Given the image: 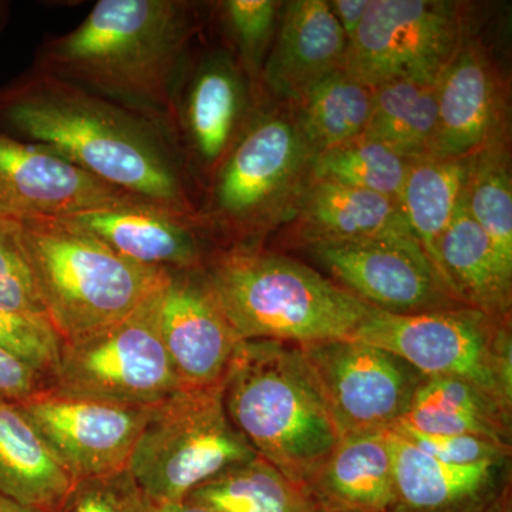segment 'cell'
Wrapping results in <instances>:
<instances>
[{"mask_svg":"<svg viewBox=\"0 0 512 512\" xmlns=\"http://www.w3.org/2000/svg\"><path fill=\"white\" fill-rule=\"evenodd\" d=\"M0 123L104 183L197 215L177 137L156 121L30 67L0 86Z\"/></svg>","mask_w":512,"mask_h":512,"instance_id":"1","label":"cell"},{"mask_svg":"<svg viewBox=\"0 0 512 512\" xmlns=\"http://www.w3.org/2000/svg\"><path fill=\"white\" fill-rule=\"evenodd\" d=\"M197 30V8L183 0H100L72 32L39 47L32 69L156 121L177 137L178 96Z\"/></svg>","mask_w":512,"mask_h":512,"instance_id":"2","label":"cell"},{"mask_svg":"<svg viewBox=\"0 0 512 512\" xmlns=\"http://www.w3.org/2000/svg\"><path fill=\"white\" fill-rule=\"evenodd\" d=\"M201 271L239 340L350 339L376 311L312 266L259 245L217 249Z\"/></svg>","mask_w":512,"mask_h":512,"instance_id":"3","label":"cell"},{"mask_svg":"<svg viewBox=\"0 0 512 512\" xmlns=\"http://www.w3.org/2000/svg\"><path fill=\"white\" fill-rule=\"evenodd\" d=\"M222 384L235 429L258 457L305 487L340 436L301 346L241 340Z\"/></svg>","mask_w":512,"mask_h":512,"instance_id":"4","label":"cell"},{"mask_svg":"<svg viewBox=\"0 0 512 512\" xmlns=\"http://www.w3.org/2000/svg\"><path fill=\"white\" fill-rule=\"evenodd\" d=\"M9 221L62 342L126 318L170 275L124 258L69 218Z\"/></svg>","mask_w":512,"mask_h":512,"instance_id":"5","label":"cell"},{"mask_svg":"<svg viewBox=\"0 0 512 512\" xmlns=\"http://www.w3.org/2000/svg\"><path fill=\"white\" fill-rule=\"evenodd\" d=\"M312 158L292 111L252 117L211 177L210 201L197 212L202 231L222 235L228 247L258 245L291 217L311 180Z\"/></svg>","mask_w":512,"mask_h":512,"instance_id":"6","label":"cell"},{"mask_svg":"<svg viewBox=\"0 0 512 512\" xmlns=\"http://www.w3.org/2000/svg\"><path fill=\"white\" fill-rule=\"evenodd\" d=\"M222 382L184 387L153 406L127 468L141 493L185 501L201 485L258 457L229 420Z\"/></svg>","mask_w":512,"mask_h":512,"instance_id":"7","label":"cell"},{"mask_svg":"<svg viewBox=\"0 0 512 512\" xmlns=\"http://www.w3.org/2000/svg\"><path fill=\"white\" fill-rule=\"evenodd\" d=\"M350 339L389 350L421 375L466 380L512 409L511 319L470 306L416 315L376 309Z\"/></svg>","mask_w":512,"mask_h":512,"instance_id":"8","label":"cell"},{"mask_svg":"<svg viewBox=\"0 0 512 512\" xmlns=\"http://www.w3.org/2000/svg\"><path fill=\"white\" fill-rule=\"evenodd\" d=\"M165 284L119 322L62 342L47 386L131 406H156L184 389L161 338Z\"/></svg>","mask_w":512,"mask_h":512,"instance_id":"9","label":"cell"},{"mask_svg":"<svg viewBox=\"0 0 512 512\" xmlns=\"http://www.w3.org/2000/svg\"><path fill=\"white\" fill-rule=\"evenodd\" d=\"M464 40L460 3L370 0L349 43L345 72L372 89L397 80L436 84Z\"/></svg>","mask_w":512,"mask_h":512,"instance_id":"10","label":"cell"},{"mask_svg":"<svg viewBox=\"0 0 512 512\" xmlns=\"http://www.w3.org/2000/svg\"><path fill=\"white\" fill-rule=\"evenodd\" d=\"M301 348L340 437L392 429L426 377L402 357L360 340Z\"/></svg>","mask_w":512,"mask_h":512,"instance_id":"11","label":"cell"},{"mask_svg":"<svg viewBox=\"0 0 512 512\" xmlns=\"http://www.w3.org/2000/svg\"><path fill=\"white\" fill-rule=\"evenodd\" d=\"M18 406L76 484L126 474L153 412V406L90 399L47 384Z\"/></svg>","mask_w":512,"mask_h":512,"instance_id":"12","label":"cell"},{"mask_svg":"<svg viewBox=\"0 0 512 512\" xmlns=\"http://www.w3.org/2000/svg\"><path fill=\"white\" fill-rule=\"evenodd\" d=\"M330 279L380 312L416 315L458 308L419 244L345 242L306 247Z\"/></svg>","mask_w":512,"mask_h":512,"instance_id":"13","label":"cell"},{"mask_svg":"<svg viewBox=\"0 0 512 512\" xmlns=\"http://www.w3.org/2000/svg\"><path fill=\"white\" fill-rule=\"evenodd\" d=\"M134 200L52 147L25 143L0 128V220L72 218Z\"/></svg>","mask_w":512,"mask_h":512,"instance_id":"14","label":"cell"},{"mask_svg":"<svg viewBox=\"0 0 512 512\" xmlns=\"http://www.w3.org/2000/svg\"><path fill=\"white\" fill-rule=\"evenodd\" d=\"M437 106L429 157H471L508 137L503 82L481 43L464 40L437 83Z\"/></svg>","mask_w":512,"mask_h":512,"instance_id":"15","label":"cell"},{"mask_svg":"<svg viewBox=\"0 0 512 512\" xmlns=\"http://www.w3.org/2000/svg\"><path fill=\"white\" fill-rule=\"evenodd\" d=\"M160 332L185 387L222 382L241 342L202 271H170L161 301Z\"/></svg>","mask_w":512,"mask_h":512,"instance_id":"16","label":"cell"},{"mask_svg":"<svg viewBox=\"0 0 512 512\" xmlns=\"http://www.w3.org/2000/svg\"><path fill=\"white\" fill-rule=\"evenodd\" d=\"M247 77L231 53L218 50L180 90L177 138L183 133L191 160L211 177L252 119Z\"/></svg>","mask_w":512,"mask_h":512,"instance_id":"17","label":"cell"},{"mask_svg":"<svg viewBox=\"0 0 512 512\" xmlns=\"http://www.w3.org/2000/svg\"><path fill=\"white\" fill-rule=\"evenodd\" d=\"M117 254L151 268L201 271L211 252L197 215L134 200L69 218Z\"/></svg>","mask_w":512,"mask_h":512,"instance_id":"18","label":"cell"},{"mask_svg":"<svg viewBox=\"0 0 512 512\" xmlns=\"http://www.w3.org/2000/svg\"><path fill=\"white\" fill-rule=\"evenodd\" d=\"M288 221L289 237L302 248L345 242L419 244L400 201L312 178Z\"/></svg>","mask_w":512,"mask_h":512,"instance_id":"19","label":"cell"},{"mask_svg":"<svg viewBox=\"0 0 512 512\" xmlns=\"http://www.w3.org/2000/svg\"><path fill=\"white\" fill-rule=\"evenodd\" d=\"M392 433L393 495L387 512H483L510 490V458L453 466Z\"/></svg>","mask_w":512,"mask_h":512,"instance_id":"20","label":"cell"},{"mask_svg":"<svg viewBox=\"0 0 512 512\" xmlns=\"http://www.w3.org/2000/svg\"><path fill=\"white\" fill-rule=\"evenodd\" d=\"M274 39L262 82L292 106L326 77L345 70L349 42L325 0L286 3Z\"/></svg>","mask_w":512,"mask_h":512,"instance_id":"21","label":"cell"},{"mask_svg":"<svg viewBox=\"0 0 512 512\" xmlns=\"http://www.w3.org/2000/svg\"><path fill=\"white\" fill-rule=\"evenodd\" d=\"M392 429L340 437L306 483L325 512H387L392 503Z\"/></svg>","mask_w":512,"mask_h":512,"instance_id":"22","label":"cell"},{"mask_svg":"<svg viewBox=\"0 0 512 512\" xmlns=\"http://www.w3.org/2000/svg\"><path fill=\"white\" fill-rule=\"evenodd\" d=\"M76 483L18 403L0 397V497L63 512Z\"/></svg>","mask_w":512,"mask_h":512,"instance_id":"23","label":"cell"},{"mask_svg":"<svg viewBox=\"0 0 512 512\" xmlns=\"http://www.w3.org/2000/svg\"><path fill=\"white\" fill-rule=\"evenodd\" d=\"M440 278L461 305L511 319L512 276L498 262L480 225L461 198L439 244Z\"/></svg>","mask_w":512,"mask_h":512,"instance_id":"24","label":"cell"},{"mask_svg":"<svg viewBox=\"0 0 512 512\" xmlns=\"http://www.w3.org/2000/svg\"><path fill=\"white\" fill-rule=\"evenodd\" d=\"M394 426L434 436L471 434L511 446V409L457 377H424Z\"/></svg>","mask_w":512,"mask_h":512,"instance_id":"25","label":"cell"},{"mask_svg":"<svg viewBox=\"0 0 512 512\" xmlns=\"http://www.w3.org/2000/svg\"><path fill=\"white\" fill-rule=\"evenodd\" d=\"M471 157L412 161L400 197L414 237L440 278L439 244L463 198ZM441 279V278H440Z\"/></svg>","mask_w":512,"mask_h":512,"instance_id":"26","label":"cell"},{"mask_svg":"<svg viewBox=\"0 0 512 512\" xmlns=\"http://www.w3.org/2000/svg\"><path fill=\"white\" fill-rule=\"evenodd\" d=\"M373 89L345 70L326 77L292 106L296 127L313 156L363 136Z\"/></svg>","mask_w":512,"mask_h":512,"instance_id":"27","label":"cell"},{"mask_svg":"<svg viewBox=\"0 0 512 512\" xmlns=\"http://www.w3.org/2000/svg\"><path fill=\"white\" fill-rule=\"evenodd\" d=\"M185 501L212 512H325L306 487L261 457L201 485Z\"/></svg>","mask_w":512,"mask_h":512,"instance_id":"28","label":"cell"},{"mask_svg":"<svg viewBox=\"0 0 512 512\" xmlns=\"http://www.w3.org/2000/svg\"><path fill=\"white\" fill-rule=\"evenodd\" d=\"M437 83L397 80L373 89L365 136L407 160L429 157L437 127Z\"/></svg>","mask_w":512,"mask_h":512,"instance_id":"29","label":"cell"},{"mask_svg":"<svg viewBox=\"0 0 512 512\" xmlns=\"http://www.w3.org/2000/svg\"><path fill=\"white\" fill-rule=\"evenodd\" d=\"M464 202L480 225L498 262L512 276V175L508 137L471 156Z\"/></svg>","mask_w":512,"mask_h":512,"instance_id":"30","label":"cell"},{"mask_svg":"<svg viewBox=\"0 0 512 512\" xmlns=\"http://www.w3.org/2000/svg\"><path fill=\"white\" fill-rule=\"evenodd\" d=\"M410 164L392 148L363 134L313 156L311 178L400 201Z\"/></svg>","mask_w":512,"mask_h":512,"instance_id":"31","label":"cell"},{"mask_svg":"<svg viewBox=\"0 0 512 512\" xmlns=\"http://www.w3.org/2000/svg\"><path fill=\"white\" fill-rule=\"evenodd\" d=\"M282 3L275 0H227L222 3L229 35L248 77L261 76L262 66L279 26Z\"/></svg>","mask_w":512,"mask_h":512,"instance_id":"32","label":"cell"},{"mask_svg":"<svg viewBox=\"0 0 512 512\" xmlns=\"http://www.w3.org/2000/svg\"><path fill=\"white\" fill-rule=\"evenodd\" d=\"M0 309L23 318L49 322L35 276L9 220H0Z\"/></svg>","mask_w":512,"mask_h":512,"instance_id":"33","label":"cell"},{"mask_svg":"<svg viewBox=\"0 0 512 512\" xmlns=\"http://www.w3.org/2000/svg\"><path fill=\"white\" fill-rule=\"evenodd\" d=\"M62 340L46 320L23 318L0 309V349L28 363L46 380L55 372Z\"/></svg>","mask_w":512,"mask_h":512,"instance_id":"34","label":"cell"},{"mask_svg":"<svg viewBox=\"0 0 512 512\" xmlns=\"http://www.w3.org/2000/svg\"><path fill=\"white\" fill-rule=\"evenodd\" d=\"M392 429L409 440L423 453L436 458L441 463L453 466H474V464L491 463L505 460L511 456V446L487 437L471 434H454V436H434V434L417 433V431L393 426Z\"/></svg>","mask_w":512,"mask_h":512,"instance_id":"35","label":"cell"},{"mask_svg":"<svg viewBox=\"0 0 512 512\" xmlns=\"http://www.w3.org/2000/svg\"><path fill=\"white\" fill-rule=\"evenodd\" d=\"M46 377L12 353L0 349V397L19 403L45 387Z\"/></svg>","mask_w":512,"mask_h":512,"instance_id":"36","label":"cell"},{"mask_svg":"<svg viewBox=\"0 0 512 512\" xmlns=\"http://www.w3.org/2000/svg\"><path fill=\"white\" fill-rule=\"evenodd\" d=\"M63 512H121L116 478L77 483Z\"/></svg>","mask_w":512,"mask_h":512,"instance_id":"37","label":"cell"},{"mask_svg":"<svg viewBox=\"0 0 512 512\" xmlns=\"http://www.w3.org/2000/svg\"><path fill=\"white\" fill-rule=\"evenodd\" d=\"M121 512H212L188 501L156 500L141 493L128 474L116 478Z\"/></svg>","mask_w":512,"mask_h":512,"instance_id":"38","label":"cell"},{"mask_svg":"<svg viewBox=\"0 0 512 512\" xmlns=\"http://www.w3.org/2000/svg\"><path fill=\"white\" fill-rule=\"evenodd\" d=\"M328 3L333 16L338 20L340 28L345 33L346 39L349 43L352 42L357 29L365 19L370 0H332Z\"/></svg>","mask_w":512,"mask_h":512,"instance_id":"39","label":"cell"},{"mask_svg":"<svg viewBox=\"0 0 512 512\" xmlns=\"http://www.w3.org/2000/svg\"><path fill=\"white\" fill-rule=\"evenodd\" d=\"M0 512H42L33 510V508L25 507L15 503V501L8 500V498L0 497Z\"/></svg>","mask_w":512,"mask_h":512,"instance_id":"40","label":"cell"},{"mask_svg":"<svg viewBox=\"0 0 512 512\" xmlns=\"http://www.w3.org/2000/svg\"><path fill=\"white\" fill-rule=\"evenodd\" d=\"M483 512H511L510 490L501 495L494 504H491L490 507Z\"/></svg>","mask_w":512,"mask_h":512,"instance_id":"41","label":"cell"},{"mask_svg":"<svg viewBox=\"0 0 512 512\" xmlns=\"http://www.w3.org/2000/svg\"><path fill=\"white\" fill-rule=\"evenodd\" d=\"M10 16V3L5 0H0V33L5 30L8 25Z\"/></svg>","mask_w":512,"mask_h":512,"instance_id":"42","label":"cell"}]
</instances>
